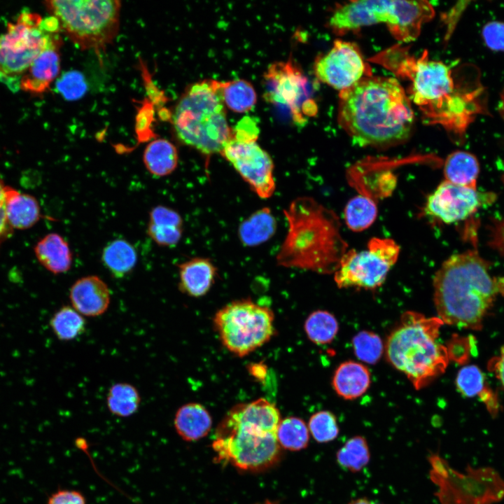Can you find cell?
<instances>
[{"label":"cell","mask_w":504,"mask_h":504,"mask_svg":"<svg viewBox=\"0 0 504 504\" xmlns=\"http://www.w3.org/2000/svg\"><path fill=\"white\" fill-rule=\"evenodd\" d=\"M308 428L314 440L321 443L334 440L340 432L335 414L326 410L314 414L309 419Z\"/></svg>","instance_id":"8d00e7d4"},{"label":"cell","mask_w":504,"mask_h":504,"mask_svg":"<svg viewBox=\"0 0 504 504\" xmlns=\"http://www.w3.org/2000/svg\"><path fill=\"white\" fill-rule=\"evenodd\" d=\"M456 386L465 397L472 398L481 394L484 388V377L477 366L467 365L462 368L456 378Z\"/></svg>","instance_id":"74e56055"},{"label":"cell","mask_w":504,"mask_h":504,"mask_svg":"<svg viewBox=\"0 0 504 504\" xmlns=\"http://www.w3.org/2000/svg\"><path fill=\"white\" fill-rule=\"evenodd\" d=\"M141 396L131 384L119 382L112 385L106 396V405L113 415L125 418L135 414L139 408Z\"/></svg>","instance_id":"f1b7e54d"},{"label":"cell","mask_w":504,"mask_h":504,"mask_svg":"<svg viewBox=\"0 0 504 504\" xmlns=\"http://www.w3.org/2000/svg\"><path fill=\"white\" fill-rule=\"evenodd\" d=\"M488 245L504 257V216L493 219L489 225Z\"/></svg>","instance_id":"60d3db41"},{"label":"cell","mask_w":504,"mask_h":504,"mask_svg":"<svg viewBox=\"0 0 504 504\" xmlns=\"http://www.w3.org/2000/svg\"><path fill=\"white\" fill-rule=\"evenodd\" d=\"M337 121L359 146L385 148L408 140L414 115L396 78L371 75L340 92Z\"/></svg>","instance_id":"6da1fadb"},{"label":"cell","mask_w":504,"mask_h":504,"mask_svg":"<svg viewBox=\"0 0 504 504\" xmlns=\"http://www.w3.org/2000/svg\"><path fill=\"white\" fill-rule=\"evenodd\" d=\"M399 253L400 247L393 239L373 237L366 250H351L344 255L334 280L340 288H377L385 281Z\"/></svg>","instance_id":"7c38bea8"},{"label":"cell","mask_w":504,"mask_h":504,"mask_svg":"<svg viewBox=\"0 0 504 504\" xmlns=\"http://www.w3.org/2000/svg\"><path fill=\"white\" fill-rule=\"evenodd\" d=\"M212 419L201 404L189 402L176 412L174 426L178 436L186 442H194L205 437L211 430Z\"/></svg>","instance_id":"44dd1931"},{"label":"cell","mask_w":504,"mask_h":504,"mask_svg":"<svg viewBox=\"0 0 504 504\" xmlns=\"http://www.w3.org/2000/svg\"><path fill=\"white\" fill-rule=\"evenodd\" d=\"M493 370L504 387V346L501 349L500 354L494 363Z\"/></svg>","instance_id":"f6af8a7d"},{"label":"cell","mask_w":504,"mask_h":504,"mask_svg":"<svg viewBox=\"0 0 504 504\" xmlns=\"http://www.w3.org/2000/svg\"><path fill=\"white\" fill-rule=\"evenodd\" d=\"M482 36L486 46L495 51H504V22H490L482 31Z\"/></svg>","instance_id":"ab89813d"},{"label":"cell","mask_w":504,"mask_h":504,"mask_svg":"<svg viewBox=\"0 0 504 504\" xmlns=\"http://www.w3.org/2000/svg\"><path fill=\"white\" fill-rule=\"evenodd\" d=\"M284 214L288 228L276 256L277 265L327 272L332 260L334 237L329 212L313 199L299 197Z\"/></svg>","instance_id":"52a82bcc"},{"label":"cell","mask_w":504,"mask_h":504,"mask_svg":"<svg viewBox=\"0 0 504 504\" xmlns=\"http://www.w3.org/2000/svg\"><path fill=\"white\" fill-rule=\"evenodd\" d=\"M60 29L83 50H105L118 34L121 3L116 0L46 1Z\"/></svg>","instance_id":"ba28073f"},{"label":"cell","mask_w":504,"mask_h":504,"mask_svg":"<svg viewBox=\"0 0 504 504\" xmlns=\"http://www.w3.org/2000/svg\"><path fill=\"white\" fill-rule=\"evenodd\" d=\"M137 258L134 246L123 239L108 242L101 255L102 264L116 279L124 278L130 274L136 265Z\"/></svg>","instance_id":"4316f807"},{"label":"cell","mask_w":504,"mask_h":504,"mask_svg":"<svg viewBox=\"0 0 504 504\" xmlns=\"http://www.w3.org/2000/svg\"><path fill=\"white\" fill-rule=\"evenodd\" d=\"M263 77L265 99L288 112L294 122L302 125L316 113L308 79L292 59L270 64Z\"/></svg>","instance_id":"4fadbf2b"},{"label":"cell","mask_w":504,"mask_h":504,"mask_svg":"<svg viewBox=\"0 0 504 504\" xmlns=\"http://www.w3.org/2000/svg\"><path fill=\"white\" fill-rule=\"evenodd\" d=\"M443 323L438 317L408 311L387 339L388 361L406 375L416 390L428 386L447 366L448 350L438 341Z\"/></svg>","instance_id":"5b68a950"},{"label":"cell","mask_w":504,"mask_h":504,"mask_svg":"<svg viewBox=\"0 0 504 504\" xmlns=\"http://www.w3.org/2000/svg\"><path fill=\"white\" fill-rule=\"evenodd\" d=\"M41 20L36 13L22 12L0 34V82L13 92L19 90L20 78L34 59L60 39L57 34L42 30Z\"/></svg>","instance_id":"30bf717a"},{"label":"cell","mask_w":504,"mask_h":504,"mask_svg":"<svg viewBox=\"0 0 504 504\" xmlns=\"http://www.w3.org/2000/svg\"><path fill=\"white\" fill-rule=\"evenodd\" d=\"M401 0H362L337 6L332 13L328 26L337 34L363 27L385 23L391 34L400 19Z\"/></svg>","instance_id":"2e32d148"},{"label":"cell","mask_w":504,"mask_h":504,"mask_svg":"<svg viewBox=\"0 0 504 504\" xmlns=\"http://www.w3.org/2000/svg\"><path fill=\"white\" fill-rule=\"evenodd\" d=\"M47 504H87L83 493L76 489H59L48 498Z\"/></svg>","instance_id":"b9f144b4"},{"label":"cell","mask_w":504,"mask_h":504,"mask_svg":"<svg viewBox=\"0 0 504 504\" xmlns=\"http://www.w3.org/2000/svg\"><path fill=\"white\" fill-rule=\"evenodd\" d=\"M356 357L368 364H375L384 352V344L377 334L367 330L357 333L352 340Z\"/></svg>","instance_id":"d590c367"},{"label":"cell","mask_w":504,"mask_h":504,"mask_svg":"<svg viewBox=\"0 0 504 504\" xmlns=\"http://www.w3.org/2000/svg\"><path fill=\"white\" fill-rule=\"evenodd\" d=\"M443 172L446 181L477 189L479 164L473 154L464 150L450 153L444 161Z\"/></svg>","instance_id":"484cf974"},{"label":"cell","mask_w":504,"mask_h":504,"mask_svg":"<svg viewBox=\"0 0 504 504\" xmlns=\"http://www.w3.org/2000/svg\"><path fill=\"white\" fill-rule=\"evenodd\" d=\"M375 61L410 81L408 97L426 123L439 125L456 136L464 134L477 106L473 95L456 88L447 64L430 59L426 50L416 58L399 46L376 56Z\"/></svg>","instance_id":"7a4b0ae2"},{"label":"cell","mask_w":504,"mask_h":504,"mask_svg":"<svg viewBox=\"0 0 504 504\" xmlns=\"http://www.w3.org/2000/svg\"><path fill=\"white\" fill-rule=\"evenodd\" d=\"M276 437L281 448L298 451L307 447L309 440V431L303 420L290 416L281 420Z\"/></svg>","instance_id":"e575fe53"},{"label":"cell","mask_w":504,"mask_h":504,"mask_svg":"<svg viewBox=\"0 0 504 504\" xmlns=\"http://www.w3.org/2000/svg\"><path fill=\"white\" fill-rule=\"evenodd\" d=\"M179 290L190 297H202L214 283L217 269L207 258L195 257L178 265Z\"/></svg>","instance_id":"d6986e66"},{"label":"cell","mask_w":504,"mask_h":504,"mask_svg":"<svg viewBox=\"0 0 504 504\" xmlns=\"http://www.w3.org/2000/svg\"><path fill=\"white\" fill-rule=\"evenodd\" d=\"M178 155L176 146L164 139L150 142L143 154V162L146 169L155 176H165L177 167Z\"/></svg>","instance_id":"83f0119b"},{"label":"cell","mask_w":504,"mask_h":504,"mask_svg":"<svg viewBox=\"0 0 504 504\" xmlns=\"http://www.w3.org/2000/svg\"><path fill=\"white\" fill-rule=\"evenodd\" d=\"M314 71L321 82L340 92L372 75L358 46L340 40L335 41L328 52L316 57Z\"/></svg>","instance_id":"9a60e30c"},{"label":"cell","mask_w":504,"mask_h":504,"mask_svg":"<svg viewBox=\"0 0 504 504\" xmlns=\"http://www.w3.org/2000/svg\"><path fill=\"white\" fill-rule=\"evenodd\" d=\"M276 230V221L271 210L264 207L243 220L238 228V237L246 246H256L270 239Z\"/></svg>","instance_id":"d4e9b609"},{"label":"cell","mask_w":504,"mask_h":504,"mask_svg":"<svg viewBox=\"0 0 504 504\" xmlns=\"http://www.w3.org/2000/svg\"><path fill=\"white\" fill-rule=\"evenodd\" d=\"M348 504H381L367 498H358L351 500Z\"/></svg>","instance_id":"bcb514c9"},{"label":"cell","mask_w":504,"mask_h":504,"mask_svg":"<svg viewBox=\"0 0 504 504\" xmlns=\"http://www.w3.org/2000/svg\"><path fill=\"white\" fill-rule=\"evenodd\" d=\"M221 342L242 357L267 342L274 335V313L267 306L244 299L220 309L214 318Z\"/></svg>","instance_id":"9c48e42d"},{"label":"cell","mask_w":504,"mask_h":504,"mask_svg":"<svg viewBox=\"0 0 504 504\" xmlns=\"http://www.w3.org/2000/svg\"><path fill=\"white\" fill-rule=\"evenodd\" d=\"M147 234L161 246H174L183 234V219L174 209L159 205L149 213Z\"/></svg>","instance_id":"ffe728a7"},{"label":"cell","mask_w":504,"mask_h":504,"mask_svg":"<svg viewBox=\"0 0 504 504\" xmlns=\"http://www.w3.org/2000/svg\"><path fill=\"white\" fill-rule=\"evenodd\" d=\"M502 181H503V184H504V174H503V176H502Z\"/></svg>","instance_id":"7dc6e473"},{"label":"cell","mask_w":504,"mask_h":504,"mask_svg":"<svg viewBox=\"0 0 504 504\" xmlns=\"http://www.w3.org/2000/svg\"><path fill=\"white\" fill-rule=\"evenodd\" d=\"M35 255L40 264L54 274L68 272L73 256L68 242L57 233H49L34 246Z\"/></svg>","instance_id":"7402d4cb"},{"label":"cell","mask_w":504,"mask_h":504,"mask_svg":"<svg viewBox=\"0 0 504 504\" xmlns=\"http://www.w3.org/2000/svg\"><path fill=\"white\" fill-rule=\"evenodd\" d=\"M377 207L368 196L352 197L344 209V219L348 227L354 232L366 230L377 218Z\"/></svg>","instance_id":"4dcf8cb0"},{"label":"cell","mask_w":504,"mask_h":504,"mask_svg":"<svg viewBox=\"0 0 504 504\" xmlns=\"http://www.w3.org/2000/svg\"><path fill=\"white\" fill-rule=\"evenodd\" d=\"M281 420L278 408L264 398L235 405L216 430V459L246 471L273 466L281 453L276 437Z\"/></svg>","instance_id":"277c9868"},{"label":"cell","mask_w":504,"mask_h":504,"mask_svg":"<svg viewBox=\"0 0 504 504\" xmlns=\"http://www.w3.org/2000/svg\"><path fill=\"white\" fill-rule=\"evenodd\" d=\"M72 305L84 316L94 317L108 309L111 294L107 284L99 276L90 275L77 279L69 290Z\"/></svg>","instance_id":"e0dca14e"},{"label":"cell","mask_w":504,"mask_h":504,"mask_svg":"<svg viewBox=\"0 0 504 504\" xmlns=\"http://www.w3.org/2000/svg\"><path fill=\"white\" fill-rule=\"evenodd\" d=\"M6 213L13 230H27L34 226L41 218L38 200L32 195L20 192L6 186Z\"/></svg>","instance_id":"603a6c76"},{"label":"cell","mask_w":504,"mask_h":504,"mask_svg":"<svg viewBox=\"0 0 504 504\" xmlns=\"http://www.w3.org/2000/svg\"><path fill=\"white\" fill-rule=\"evenodd\" d=\"M308 338L316 344H326L335 337L339 326L335 317L330 312L317 310L312 312L304 323Z\"/></svg>","instance_id":"836d02e7"},{"label":"cell","mask_w":504,"mask_h":504,"mask_svg":"<svg viewBox=\"0 0 504 504\" xmlns=\"http://www.w3.org/2000/svg\"><path fill=\"white\" fill-rule=\"evenodd\" d=\"M258 135L256 121L244 116L232 129L231 138L220 154L258 196L267 199L276 188L274 166L270 155L257 143Z\"/></svg>","instance_id":"8fae6325"},{"label":"cell","mask_w":504,"mask_h":504,"mask_svg":"<svg viewBox=\"0 0 504 504\" xmlns=\"http://www.w3.org/2000/svg\"><path fill=\"white\" fill-rule=\"evenodd\" d=\"M50 326L59 340L71 341L85 332L86 321L74 308L66 305L54 314Z\"/></svg>","instance_id":"1f68e13d"},{"label":"cell","mask_w":504,"mask_h":504,"mask_svg":"<svg viewBox=\"0 0 504 504\" xmlns=\"http://www.w3.org/2000/svg\"><path fill=\"white\" fill-rule=\"evenodd\" d=\"M57 90L69 100L80 97L86 90L83 76L78 72L69 71L64 74L56 81Z\"/></svg>","instance_id":"f35d334b"},{"label":"cell","mask_w":504,"mask_h":504,"mask_svg":"<svg viewBox=\"0 0 504 504\" xmlns=\"http://www.w3.org/2000/svg\"><path fill=\"white\" fill-rule=\"evenodd\" d=\"M61 39L43 50L20 78L19 90L34 94L46 92L60 71Z\"/></svg>","instance_id":"ac0fdd59"},{"label":"cell","mask_w":504,"mask_h":504,"mask_svg":"<svg viewBox=\"0 0 504 504\" xmlns=\"http://www.w3.org/2000/svg\"><path fill=\"white\" fill-rule=\"evenodd\" d=\"M337 463L351 472H360L370 460V452L365 438L356 435L349 439L336 454Z\"/></svg>","instance_id":"d6a6232c"},{"label":"cell","mask_w":504,"mask_h":504,"mask_svg":"<svg viewBox=\"0 0 504 504\" xmlns=\"http://www.w3.org/2000/svg\"><path fill=\"white\" fill-rule=\"evenodd\" d=\"M489 262L476 250L448 258L433 279V300L443 323L479 329L500 293L499 280L491 276Z\"/></svg>","instance_id":"3957f363"},{"label":"cell","mask_w":504,"mask_h":504,"mask_svg":"<svg viewBox=\"0 0 504 504\" xmlns=\"http://www.w3.org/2000/svg\"><path fill=\"white\" fill-rule=\"evenodd\" d=\"M370 374L368 368L359 363L349 360L336 369L332 385L335 392L346 400L361 396L369 388Z\"/></svg>","instance_id":"cb8c5ba5"},{"label":"cell","mask_w":504,"mask_h":504,"mask_svg":"<svg viewBox=\"0 0 504 504\" xmlns=\"http://www.w3.org/2000/svg\"><path fill=\"white\" fill-rule=\"evenodd\" d=\"M6 188L3 179L0 176V246L13 233V229L10 225L6 213Z\"/></svg>","instance_id":"7bdbcfd3"},{"label":"cell","mask_w":504,"mask_h":504,"mask_svg":"<svg viewBox=\"0 0 504 504\" xmlns=\"http://www.w3.org/2000/svg\"><path fill=\"white\" fill-rule=\"evenodd\" d=\"M496 199V195L492 192H481L444 180L427 198L425 210L428 215L450 224L470 217Z\"/></svg>","instance_id":"5bb4252c"},{"label":"cell","mask_w":504,"mask_h":504,"mask_svg":"<svg viewBox=\"0 0 504 504\" xmlns=\"http://www.w3.org/2000/svg\"><path fill=\"white\" fill-rule=\"evenodd\" d=\"M220 94L225 106L237 113L250 111L255 106L257 94L254 88L248 81L237 79L220 82Z\"/></svg>","instance_id":"f546056e"},{"label":"cell","mask_w":504,"mask_h":504,"mask_svg":"<svg viewBox=\"0 0 504 504\" xmlns=\"http://www.w3.org/2000/svg\"><path fill=\"white\" fill-rule=\"evenodd\" d=\"M250 374L258 381H263L267 375V367L262 363H251L248 367Z\"/></svg>","instance_id":"ee69618b"},{"label":"cell","mask_w":504,"mask_h":504,"mask_svg":"<svg viewBox=\"0 0 504 504\" xmlns=\"http://www.w3.org/2000/svg\"><path fill=\"white\" fill-rule=\"evenodd\" d=\"M220 83L205 79L191 84L172 115L178 139L207 157L220 153L232 136Z\"/></svg>","instance_id":"8992f818"}]
</instances>
